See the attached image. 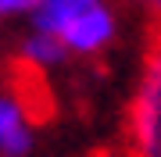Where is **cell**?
I'll use <instances>...</instances> for the list:
<instances>
[{
	"instance_id": "cell-1",
	"label": "cell",
	"mask_w": 161,
	"mask_h": 157,
	"mask_svg": "<svg viewBox=\"0 0 161 157\" xmlns=\"http://www.w3.org/2000/svg\"><path fill=\"white\" fill-rule=\"evenodd\" d=\"M132 157H161V47L147 57L140 89L129 107Z\"/></svg>"
},
{
	"instance_id": "cell-2",
	"label": "cell",
	"mask_w": 161,
	"mask_h": 157,
	"mask_svg": "<svg viewBox=\"0 0 161 157\" xmlns=\"http://www.w3.org/2000/svg\"><path fill=\"white\" fill-rule=\"evenodd\" d=\"M115 39V11L108 4H97L90 14H82L68 32L61 36V43L68 54H97Z\"/></svg>"
},
{
	"instance_id": "cell-3",
	"label": "cell",
	"mask_w": 161,
	"mask_h": 157,
	"mask_svg": "<svg viewBox=\"0 0 161 157\" xmlns=\"http://www.w3.org/2000/svg\"><path fill=\"white\" fill-rule=\"evenodd\" d=\"M97 4L104 0H40V7L32 11V25L40 32H50V36H61L79 22L82 14H90Z\"/></svg>"
},
{
	"instance_id": "cell-4",
	"label": "cell",
	"mask_w": 161,
	"mask_h": 157,
	"mask_svg": "<svg viewBox=\"0 0 161 157\" xmlns=\"http://www.w3.org/2000/svg\"><path fill=\"white\" fill-rule=\"evenodd\" d=\"M32 136L25 125V107L11 97H0V154L4 157H22L29 150Z\"/></svg>"
},
{
	"instance_id": "cell-5",
	"label": "cell",
	"mask_w": 161,
	"mask_h": 157,
	"mask_svg": "<svg viewBox=\"0 0 161 157\" xmlns=\"http://www.w3.org/2000/svg\"><path fill=\"white\" fill-rule=\"evenodd\" d=\"M22 57L29 61V64H36V68H54V64H61L64 57H68V47H64L58 36L36 29L29 39L22 43Z\"/></svg>"
},
{
	"instance_id": "cell-6",
	"label": "cell",
	"mask_w": 161,
	"mask_h": 157,
	"mask_svg": "<svg viewBox=\"0 0 161 157\" xmlns=\"http://www.w3.org/2000/svg\"><path fill=\"white\" fill-rule=\"evenodd\" d=\"M40 7V0H0V18H14V14H32Z\"/></svg>"
},
{
	"instance_id": "cell-7",
	"label": "cell",
	"mask_w": 161,
	"mask_h": 157,
	"mask_svg": "<svg viewBox=\"0 0 161 157\" xmlns=\"http://www.w3.org/2000/svg\"><path fill=\"white\" fill-rule=\"evenodd\" d=\"M136 4L143 7L150 18H158V22H161V0H136Z\"/></svg>"
}]
</instances>
